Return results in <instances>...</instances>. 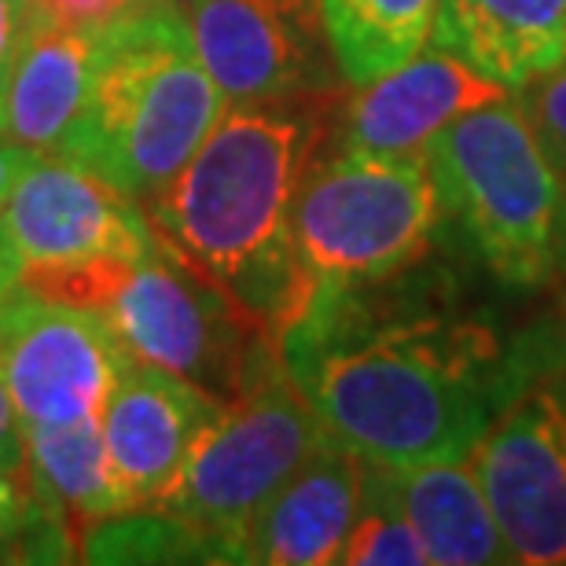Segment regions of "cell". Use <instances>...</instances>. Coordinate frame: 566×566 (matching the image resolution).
I'll return each instance as SVG.
<instances>
[{
	"mask_svg": "<svg viewBox=\"0 0 566 566\" xmlns=\"http://www.w3.org/2000/svg\"><path fill=\"white\" fill-rule=\"evenodd\" d=\"M137 258H88V262L63 265H19V287L38 298L77 305V310L104 313L126 280Z\"/></svg>",
	"mask_w": 566,
	"mask_h": 566,
	"instance_id": "7402d4cb",
	"label": "cell"
},
{
	"mask_svg": "<svg viewBox=\"0 0 566 566\" xmlns=\"http://www.w3.org/2000/svg\"><path fill=\"white\" fill-rule=\"evenodd\" d=\"M15 291H19V254L8 240L4 221H0V305H4Z\"/></svg>",
	"mask_w": 566,
	"mask_h": 566,
	"instance_id": "f1b7e54d",
	"label": "cell"
},
{
	"mask_svg": "<svg viewBox=\"0 0 566 566\" xmlns=\"http://www.w3.org/2000/svg\"><path fill=\"white\" fill-rule=\"evenodd\" d=\"M280 357L327 438L390 471L471 457L534 387L526 349L490 324L387 316L365 291H313L280 332Z\"/></svg>",
	"mask_w": 566,
	"mask_h": 566,
	"instance_id": "6da1fadb",
	"label": "cell"
},
{
	"mask_svg": "<svg viewBox=\"0 0 566 566\" xmlns=\"http://www.w3.org/2000/svg\"><path fill=\"white\" fill-rule=\"evenodd\" d=\"M441 207L423 155L316 158L294 199V251L310 294L365 291L412 269Z\"/></svg>",
	"mask_w": 566,
	"mask_h": 566,
	"instance_id": "5b68a950",
	"label": "cell"
},
{
	"mask_svg": "<svg viewBox=\"0 0 566 566\" xmlns=\"http://www.w3.org/2000/svg\"><path fill=\"white\" fill-rule=\"evenodd\" d=\"M321 15L343 82L365 85L430 41L434 0H321Z\"/></svg>",
	"mask_w": 566,
	"mask_h": 566,
	"instance_id": "d6986e66",
	"label": "cell"
},
{
	"mask_svg": "<svg viewBox=\"0 0 566 566\" xmlns=\"http://www.w3.org/2000/svg\"><path fill=\"white\" fill-rule=\"evenodd\" d=\"M93 71L96 30L55 27L41 15L0 88V107L15 144L30 155H63L85 115Z\"/></svg>",
	"mask_w": 566,
	"mask_h": 566,
	"instance_id": "9a60e30c",
	"label": "cell"
},
{
	"mask_svg": "<svg viewBox=\"0 0 566 566\" xmlns=\"http://www.w3.org/2000/svg\"><path fill=\"white\" fill-rule=\"evenodd\" d=\"M38 11L55 27H74V30H104L107 22L137 4V0H33Z\"/></svg>",
	"mask_w": 566,
	"mask_h": 566,
	"instance_id": "cb8c5ba5",
	"label": "cell"
},
{
	"mask_svg": "<svg viewBox=\"0 0 566 566\" xmlns=\"http://www.w3.org/2000/svg\"><path fill=\"white\" fill-rule=\"evenodd\" d=\"M224 104L332 96L343 82L321 0H177Z\"/></svg>",
	"mask_w": 566,
	"mask_h": 566,
	"instance_id": "9c48e42d",
	"label": "cell"
},
{
	"mask_svg": "<svg viewBox=\"0 0 566 566\" xmlns=\"http://www.w3.org/2000/svg\"><path fill=\"white\" fill-rule=\"evenodd\" d=\"M30 512V485L0 471V559H15V545Z\"/></svg>",
	"mask_w": 566,
	"mask_h": 566,
	"instance_id": "484cf974",
	"label": "cell"
},
{
	"mask_svg": "<svg viewBox=\"0 0 566 566\" xmlns=\"http://www.w3.org/2000/svg\"><path fill=\"white\" fill-rule=\"evenodd\" d=\"M0 221L19 265L140 258L155 235L144 202L63 155L27 158L0 202Z\"/></svg>",
	"mask_w": 566,
	"mask_h": 566,
	"instance_id": "8fae6325",
	"label": "cell"
},
{
	"mask_svg": "<svg viewBox=\"0 0 566 566\" xmlns=\"http://www.w3.org/2000/svg\"><path fill=\"white\" fill-rule=\"evenodd\" d=\"M471 463L512 563H566V398L530 387L485 430Z\"/></svg>",
	"mask_w": 566,
	"mask_h": 566,
	"instance_id": "30bf717a",
	"label": "cell"
},
{
	"mask_svg": "<svg viewBox=\"0 0 566 566\" xmlns=\"http://www.w3.org/2000/svg\"><path fill=\"white\" fill-rule=\"evenodd\" d=\"M107 316L15 291L0 305V376L22 427H74L104 416L129 368Z\"/></svg>",
	"mask_w": 566,
	"mask_h": 566,
	"instance_id": "ba28073f",
	"label": "cell"
},
{
	"mask_svg": "<svg viewBox=\"0 0 566 566\" xmlns=\"http://www.w3.org/2000/svg\"><path fill=\"white\" fill-rule=\"evenodd\" d=\"M515 104L523 107L526 122L534 126L541 147H545L548 163L556 166L559 180H566V60L556 63L552 71L530 77L518 88Z\"/></svg>",
	"mask_w": 566,
	"mask_h": 566,
	"instance_id": "603a6c76",
	"label": "cell"
},
{
	"mask_svg": "<svg viewBox=\"0 0 566 566\" xmlns=\"http://www.w3.org/2000/svg\"><path fill=\"white\" fill-rule=\"evenodd\" d=\"M324 99L229 107L188 166L144 202L151 229L276 338L310 302L294 199L321 158Z\"/></svg>",
	"mask_w": 566,
	"mask_h": 566,
	"instance_id": "7a4b0ae2",
	"label": "cell"
},
{
	"mask_svg": "<svg viewBox=\"0 0 566 566\" xmlns=\"http://www.w3.org/2000/svg\"><path fill=\"white\" fill-rule=\"evenodd\" d=\"M88 563H229L224 548L169 507H133L88 526L82 541Z\"/></svg>",
	"mask_w": 566,
	"mask_h": 566,
	"instance_id": "ffe728a7",
	"label": "cell"
},
{
	"mask_svg": "<svg viewBox=\"0 0 566 566\" xmlns=\"http://www.w3.org/2000/svg\"><path fill=\"white\" fill-rule=\"evenodd\" d=\"M104 316L133 360L199 382L221 401L243 394L265 360L280 354V338L158 232Z\"/></svg>",
	"mask_w": 566,
	"mask_h": 566,
	"instance_id": "52a82bcc",
	"label": "cell"
},
{
	"mask_svg": "<svg viewBox=\"0 0 566 566\" xmlns=\"http://www.w3.org/2000/svg\"><path fill=\"white\" fill-rule=\"evenodd\" d=\"M229 111L202 66L177 0H137L96 30L85 115L63 158L129 199L151 202Z\"/></svg>",
	"mask_w": 566,
	"mask_h": 566,
	"instance_id": "3957f363",
	"label": "cell"
},
{
	"mask_svg": "<svg viewBox=\"0 0 566 566\" xmlns=\"http://www.w3.org/2000/svg\"><path fill=\"white\" fill-rule=\"evenodd\" d=\"M365 460L327 438L251 518L240 537V563L321 566L338 563L357 518Z\"/></svg>",
	"mask_w": 566,
	"mask_h": 566,
	"instance_id": "5bb4252c",
	"label": "cell"
},
{
	"mask_svg": "<svg viewBox=\"0 0 566 566\" xmlns=\"http://www.w3.org/2000/svg\"><path fill=\"white\" fill-rule=\"evenodd\" d=\"M430 41L507 88L566 60V0H434Z\"/></svg>",
	"mask_w": 566,
	"mask_h": 566,
	"instance_id": "2e32d148",
	"label": "cell"
},
{
	"mask_svg": "<svg viewBox=\"0 0 566 566\" xmlns=\"http://www.w3.org/2000/svg\"><path fill=\"white\" fill-rule=\"evenodd\" d=\"M327 441V430L283 357H269L243 394L221 405L163 504L240 563V537L283 482Z\"/></svg>",
	"mask_w": 566,
	"mask_h": 566,
	"instance_id": "8992f818",
	"label": "cell"
},
{
	"mask_svg": "<svg viewBox=\"0 0 566 566\" xmlns=\"http://www.w3.org/2000/svg\"><path fill=\"white\" fill-rule=\"evenodd\" d=\"M338 563L349 566H423L427 552L416 537V530L405 515L398 479L390 468H368L365 463V485H360L357 518L346 534L343 556Z\"/></svg>",
	"mask_w": 566,
	"mask_h": 566,
	"instance_id": "44dd1931",
	"label": "cell"
},
{
	"mask_svg": "<svg viewBox=\"0 0 566 566\" xmlns=\"http://www.w3.org/2000/svg\"><path fill=\"white\" fill-rule=\"evenodd\" d=\"M405 515L420 537L427 563L438 566H482L512 563L507 541L496 526L490 496L471 457L430 460L394 471Z\"/></svg>",
	"mask_w": 566,
	"mask_h": 566,
	"instance_id": "e0dca14e",
	"label": "cell"
},
{
	"mask_svg": "<svg viewBox=\"0 0 566 566\" xmlns=\"http://www.w3.org/2000/svg\"><path fill=\"white\" fill-rule=\"evenodd\" d=\"M0 471L27 482V441H22V420L4 376H0Z\"/></svg>",
	"mask_w": 566,
	"mask_h": 566,
	"instance_id": "4316f807",
	"label": "cell"
},
{
	"mask_svg": "<svg viewBox=\"0 0 566 566\" xmlns=\"http://www.w3.org/2000/svg\"><path fill=\"white\" fill-rule=\"evenodd\" d=\"M30 496L60 523L77 530L133 512L111 463L99 420L74 427H22Z\"/></svg>",
	"mask_w": 566,
	"mask_h": 566,
	"instance_id": "ac0fdd59",
	"label": "cell"
},
{
	"mask_svg": "<svg viewBox=\"0 0 566 566\" xmlns=\"http://www.w3.org/2000/svg\"><path fill=\"white\" fill-rule=\"evenodd\" d=\"M507 93V85L427 41L390 74L354 85V96L343 107L338 147L371 155H423L438 129Z\"/></svg>",
	"mask_w": 566,
	"mask_h": 566,
	"instance_id": "4fadbf2b",
	"label": "cell"
},
{
	"mask_svg": "<svg viewBox=\"0 0 566 566\" xmlns=\"http://www.w3.org/2000/svg\"><path fill=\"white\" fill-rule=\"evenodd\" d=\"M27 158H30V151H27V147H19V144H15V137H11V129H8L4 107H0V202H4V196L11 191V185H15V177L22 174Z\"/></svg>",
	"mask_w": 566,
	"mask_h": 566,
	"instance_id": "83f0119b",
	"label": "cell"
},
{
	"mask_svg": "<svg viewBox=\"0 0 566 566\" xmlns=\"http://www.w3.org/2000/svg\"><path fill=\"white\" fill-rule=\"evenodd\" d=\"M441 213L493 276L541 283L559 258L566 188L512 96L449 122L423 147Z\"/></svg>",
	"mask_w": 566,
	"mask_h": 566,
	"instance_id": "277c9868",
	"label": "cell"
},
{
	"mask_svg": "<svg viewBox=\"0 0 566 566\" xmlns=\"http://www.w3.org/2000/svg\"><path fill=\"white\" fill-rule=\"evenodd\" d=\"M41 22L33 0H0V88H4L11 66H15L22 44Z\"/></svg>",
	"mask_w": 566,
	"mask_h": 566,
	"instance_id": "d4e9b609",
	"label": "cell"
},
{
	"mask_svg": "<svg viewBox=\"0 0 566 566\" xmlns=\"http://www.w3.org/2000/svg\"><path fill=\"white\" fill-rule=\"evenodd\" d=\"M221 398L174 371L129 360L99 416L111 463L133 507H163L174 496Z\"/></svg>",
	"mask_w": 566,
	"mask_h": 566,
	"instance_id": "7c38bea8",
	"label": "cell"
}]
</instances>
